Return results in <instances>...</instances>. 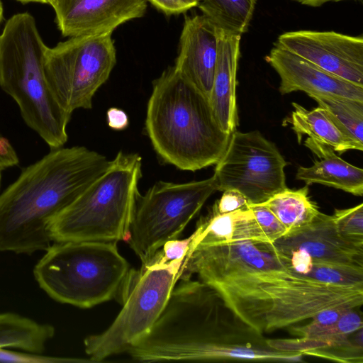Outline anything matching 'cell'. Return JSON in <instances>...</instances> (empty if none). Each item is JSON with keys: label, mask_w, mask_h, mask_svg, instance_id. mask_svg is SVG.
I'll return each instance as SVG.
<instances>
[{"label": "cell", "mask_w": 363, "mask_h": 363, "mask_svg": "<svg viewBox=\"0 0 363 363\" xmlns=\"http://www.w3.org/2000/svg\"><path fill=\"white\" fill-rule=\"evenodd\" d=\"M194 274L262 333L312 318L325 309L363 303V285L332 284L298 274L267 242L189 244L181 276Z\"/></svg>", "instance_id": "obj_1"}, {"label": "cell", "mask_w": 363, "mask_h": 363, "mask_svg": "<svg viewBox=\"0 0 363 363\" xmlns=\"http://www.w3.org/2000/svg\"><path fill=\"white\" fill-rule=\"evenodd\" d=\"M126 352L140 362H301L303 357L273 347L214 289L189 275L180 276L151 330Z\"/></svg>", "instance_id": "obj_2"}, {"label": "cell", "mask_w": 363, "mask_h": 363, "mask_svg": "<svg viewBox=\"0 0 363 363\" xmlns=\"http://www.w3.org/2000/svg\"><path fill=\"white\" fill-rule=\"evenodd\" d=\"M106 156L85 147L52 150L23 169L0 195V250L30 254L52 241L51 219L108 168Z\"/></svg>", "instance_id": "obj_3"}, {"label": "cell", "mask_w": 363, "mask_h": 363, "mask_svg": "<svg viewBox=\"0 0 363 363\" xmlns=\"http://www.w3.org/2000/svg\"><path fill=\"white\" fill-rule=\"evenodd\" d=\"M145 130L164 162L191 172L216 164L231 135L219 126L209 99L174 66L153 81Z\"/></svg>", "instance_id": "obj_4"}, {"label": "cell", "mask_w": 363, "mask_h": 363, "mask_svg": "<svg viewBox=\"0 0 363 363\" xmlns=\"http://www.w3.org/2000/svg\"><path fill=\"white\" fill-rule=\"evenodd\" d=\"M48 48L30 13L11 16L0 34V86L16 102L27 125L54 150L67 141L72 114L48 85L44 68Z\"/></svg>", "instance_id": "obj_5"}, {"label": "cell", "mask_w": 363, "mask_h": 363, "mask_svg": "<svg viewBox=\"0 0 363 363\" xmlns=\"http://www.w3.org/2000/svg\"><path fill=\"white\" fill-rule=\"evenodd\" d=\"M142 158L118 152L106 171L49 223L55 242L128 240L142 177Z\"/></svg>", "instance_id": "obj_6"}, {"label": "cell", "mask_w": 363, "mask_h": 363, "mask_svg": "<svg viewBox=\"0 0 363 363\" xmlns=\"http://www.w3.org/2000/svg\"><path fill=\"white\" fill-rule=\"evenodd\" d=\"M116 244L56 242L35 265V277L60 303L89 308L113 299L130 272Z\"/></svg>", "instance_id": "obj_7"}, {"label": "cell", "mask_w": 363, "mask_h": 363, "mask_svg": "<svg viewBox=\"0 0 363 363\" xmlns=\"http://www.w3.org/2000/svg\"><path fill=\"white\" fill-rule=\"evenodd\" d=\"M184 260L167 261L160 250L139 270L130 269L120 293V313L106 330L84 340L89 359L99 362L127 352L149 333L182 274Z\"/></svg>", "instance_id": "obj_8"}, {"label": "cell", "mask_w": 363, "mask_h": 363, "mask_svg": "<svg viewBox=\"0 0 363 363\" xmlns=\"http://www.w3.org/2000/svg\"><path fill=\"white\" fill-rule=\"evenodd\" d=\"M217 191L213 177L186 183L158 182L138 197L128 244L142 264L148 263L187 224Z\"/></svg>", "instance_id": "obj_9"}, {"label": "cell", "mask_w": 363, "mask_h": 363, "mask_svg": "<svg viewBox=\"0 0 363 363\" xmlns=\"http://www.w3.org/2000/svg\"><path fill=\"white\" fill-rule=\"evenodd\" d=\"M112 33L71 37L48 48L44 68L54 96L68 113L90 109L116 63Z\"/></svg>", "instance_id": "obj_10"}, {"label": "cell", "mask_w": 363, "mask_h": 363, "mask_svg": "<svg viewBox=\"0 0 363 363\" xmlns=\"http://www.w3.org/2000/svg\"><path fill=\"white\" fill-rule=\"evenodd\" d=\"M287 164L275 144L260 132L235 130L213 177L217 191L234 189L249 203L257 204L286 188Z\"/></svg>", "instance_id": "obj_11"}, {"label": "cell", "mask_w": 363, "mask_h": 363, "mask_svg": "<svg viewBox=\"0 0 363 363\" xmlns=\"http://www.w3.org/2000/svg\"><path fill=\"white\" fill-rule=\"evenodd\" d=\"M274 43L328 72L363 87L362 35L297 30L281 34Z\"/></svg>", "instance_id": "obj_12"}, {"label": "cell", "mask_w": 363, "mask_h": 363, "mask_svg": "<svg viewBox=\"0 0 363 363\" xmlns=\"http://www.w3.org/2000/svg\"><path fill=\"white\" fill-rule=\"evenodd\" d=\"M147 0H50L55 23L64 37L112 33L131 19L142 17Z\"/></svg>", "instance_id": "obj_13"}, {"label": "cell", "mask_w": 363, "mask_h": 363, "mask_svg": "<svg viewBox=\"0 0 363 363\" xmlns=\"http://www.w3.org/2000/svg\"><path fill=\"white\" fill-rule=\"evenodd\" d=\"M268 245L279 254L295 252L311 262L363 269V245L343 238L333 216L320 211L304 228Z\"/></svg>", "instance_id": "obj_14"}, {"label": "cell", "mask_w": 363, "mask_h": 363, "mask_svg": "<svg viewBox=\"0 0 363 363\" xmlns=\"http://www.w3.org/2000/svg\"><path fill=\"white\" fill-rule=\"evenodd\" d=\"M265 60L279 76V91L282 95L301 91L310 97L332 96L363 101V87L328 72L275 43Z\"/></svg>", "instance_id": "obj_15"}, {"label": "cell", "mask_w": 363, "mask_h": 363, "mask_svg": "<svg viewBox=\"0 0 363 363\" xmlns=\"http://www.w3.org/2000/svg\"><path fill=\"white\" fill-rule=\"evenodd\" d=\"M218 54V27L206 16H186L174 67L208 99Z\"/></svg>", "instance_id": "obj_16"}, {"label": "cell", "mask_w": 363, "mask_h": 363, "mask_svg": "<svg viewBox=\"0 0 363 363\" xmlns=\"http://www.w3.org/2000/svg\"><path fill=\"white\" fill-rule=\"evenodd\" d=\"M240 35L218 28V54L209 102L220 128L232 134L238 124L236 75Z\"/></svg>", "instance_id": "obj_17"}, {"label": "cell", "mask_w": 363, "mask_h": 363, "mask_svg": "<svg viewBox=\"0 0 363 363\" xmlns=\"http://www.w3.org/2000/svg\"><path fill=\"white\" fill-rule=\"evenodd\" d=\"M248 204L225 213L212 206L198 222L189 244L214 245L244 240L269 243Z\"/></svg>", "instance_id": "obj_18"}, {"label": "cell", "mask_w": 363, "mask_h": 363, "mask_svg": "<svg viewBox=\"0 0 363 363\" xmlns=\"http://www.w3.org/2000/svg\"><path fill=\"white\" fill-rule=\"evenodd\" d=\"M305 145L317 157L308 167H299L296 178L307 185L320 184L352 194L363 195V169L355 167L337 156L328 145L308 138Z\"/></svg>", "instance_id": "obj_19"}, {"label": "cell", "mask_w": 363, "mask_h": 363, "mask_svg": "<svg viewBox=\"0 0 363 363\" xmlns=\"http://www.w3.org/2000/svg\"><path fill=\"white\" fill-rule=\"evenodd\" d=\"M292 106L289 123L298 142L306 135L314 141L329 145L338 153L350 150H363V146L347 136L320 106L308 110L297 103H292Z\"/></svg>", "instance_id": "obj_20"}, {"label": "cell", "mask_w": 363, "mask_h": 363, "mask_svg": "<svg viewBox=\"0 0 363 363\" xmlns=\"http://www.w3.org/2000/svg\"><path fill=\"white\" fill-rule=\"evenodd\" d=\"M308 185L298 189L287 187L267 201L257 203L271 211L286 228V234L308 225L319 213L315 203L308 196Z\"/></svg>", "instance_id": "obj_21"}, {"label": "cell", "mask_w": 363, "mask_h": 363, "mask_svg": "<svg viewBox=\"0 0 363 363\" xmlns=\"http://www.w3.org/2000/svg\"><path fill=\"white\" fill-rule=\"evenodd\" d=\"M54 334V328L50 325L13 313L0 314V348H18L38 354Z\"/></svg>", "instance_id": "obj_22"}, {"label": "cell", "mask_w": 363, "mask_h": 363, "mask_svg": "<svg viewBox=\"0 0 363 363\" xmlns=\"http://www.w3.org/2000/svg\"><path fill=\"white\" fill-rule=\"evenodd\" d=\"M198 1L197 7L218 28L240 36L247 31L257 4V0Z\"/></svg>", "instance_id": "obj_23"}, {"label": "cell", "mask_w": 363, "mask_h": 363, "mask_svg": "<svg viewBox=\"0 0 363 363\" xmlns=\"http://www.w3.org/2000/svg\"><path fill=\"white\" fill-rule=\"evenodd\" d=\"M311 98L347 136L363 146V101L332 96Z\"/></svg>", "instance_id": "obj_24"}, {"label": "cell", "mask_w": 363, "mask_h": 363, "mask_svg": "<svg viewBox=\"0 0 363 363\" xmlns=\"http://www.w3.org/2000/svg\"><path fill=\"white\" fill-rule=\"evenodd\" d=\"M338 233L345 238L363 245V204L335 209L332 215Z\"/></svg>", "instance_id": "obj_25"}, {"label": "cell", "mask_w": 363, "mask_h": 363, "mask_svg": "<svg viewBox=\"0 0 363 363\" xmlns=\"http://www.w3.org/2000/svg\"><path fill=\"white\" fill-rule=\"evenodd\" d=\"M350 307L339 306L325 309L316 313L306 325L292 327L291 332L303 339L313 337L333 327Z\"/></svg>", "instance_id": "obj_26"}, {"label": "cell", "mask_w": 363, "mask_h": 363, "mask_svg": "<svg viewBox=\"0 0 363 363\" xmlns=\"http://www.w3.org/2000/svg\"><path fill=\"white\" fill-rule=\"evenodd\" d=\"M255 217L269 243L284 236L286 231L274 214L265 206L249 203Z\"/></svg>", "instance_id": "obj_27"}, {"label": "cell", "mask_w": 363, "mask_h": 363, "mask_svg": "<svg viewBox=\"0 0 363 363\" xmlns=\"http://www.w3.org/2000/svg\"><path fill=\"white\" fill-rule=\"evenodd\" d=\"M0 362L18 363H62V362H93L91 359L74 358H62L42 356L34 354H26L11 352L0 348Z\"/></svg>", "instance_id": "obj_28"}, {"label": "cell", "mask_w": 363, "mask_h": 363, "mask_svg": "<svg viewBox=\"0 0 363 363\" xmlns=\"http://www.w3.org/2000/svg\"><path fill=\"white\" fill-rule=\"evenodd\" d=\"M248 203V200L240 192L234 189H228L223 191L220 199L214 203L213 207L218 213H225L245 207Z\"/></svg>", "instance_id": "obj_29"}, {"label": "cell", "mask_w": 363, "mask_h": 363, "mask_svg": "<svg viewBox=\"0 0 363 363\" xmlns=\"http://www.w3.org/2000/svg\"><path fill=\"white\" fill-rule=\"evenodd\" d=\"M157 10L167 16L186 12L199 5L198 0H147Z\"/></svg>", "instance_id": "obj_30"}, {"label": "cell", "mask_w": 363, "mask_h": 363, "mask_svg": "<svg viewBox=\"0 0 363 363\" xmlns=\"http://www.w3.org/2000/svg\"><path fill=\"white\" fill-rule=\"evenodd\" d=\"M191 235L183 240L174 239L166 242L162 247L161 254L167 261L185 258Z\"/></svg>", "instance_id": "obj_31"}, {"label": "cell", "mask_w": 363, "mask_h": 363, "mask_svg": "<svg viewBox=\"0 0 363 363\" xmlns=\"http://www.w3.org/2000/svg\"><path fill=\"white\" fill-rule=\"evenodd\" d=\"M18 157L11 144L0 134V172L18 164Z\"/></svg>", "instance_id": "obj_32"}, {"label": "cell", "mask_w": 363, "mask_h": 363, "mask_svg": "<svg viewBox=\"0 0 363 363\" xmlns=\"http://www.w3.org/2000/svg\"><path fill=\"white\" fill-rule=\"evenodd\" d=\"M107 121L108 126L113 130H121L128 125L127 114L118 108H111L108 110Z\"/></svg>", "instance_id": "obj_33"}, {"label": "cell", "mask_w": 363, "mask_h": 363, "mask_svg": "<svg viewBox=\"0 0 363 363\" xmlns=\"http://www.w3.org/2000/svg\"><path fill=\"white\" fill-rule=\"evenodd\" d=\"M301 4L305 6L318 7L328 2H338L346 0H292ZM353 1H362V0H353Z\"/></svg>", "instance_id": "obj_34"}, {"label": "cell", "mask_w": 363, "mask_h": 363, "mask_svg": "<svg viewBox=\"0 0 363 363\" xmlns=\"http://www.w3.org/2000/svg\"><path fill=\"white\" fill-rule=\"evenodd\" d=\"M18 1L23 4H26L28 3H39V4H49L50 0H15Z\"/></svg>", "instance_id": "obj_35"}, {"label": "cell", "mask_w": 363, "mask_h": 363, "mask_svg": "<svg viewBox=\"0 0 363 363\" xmlns=\"http://www.w3.org/2000/svg\"><path fill=\"white\" fill-rule=\"evenodd\" d=\"M3 17H4V9H3L2 2L0 0V26H1V23L2 21H3Z\"/></svg>", "instance_id": "obj_36"}, {"label": "cell", "mask_w": 363, "mask_h": 363, "mask_svg": "<svg viewBox=\"0 0 363 363\" xmlns=\"http://www.w3.org/2000/svg\"><path fill=\"white\" fill-rule=\"evenodd\" d=\"M1 172H0V184H1Z\"/></svg>", "instance_id": "obj_37"}]
</instances>
